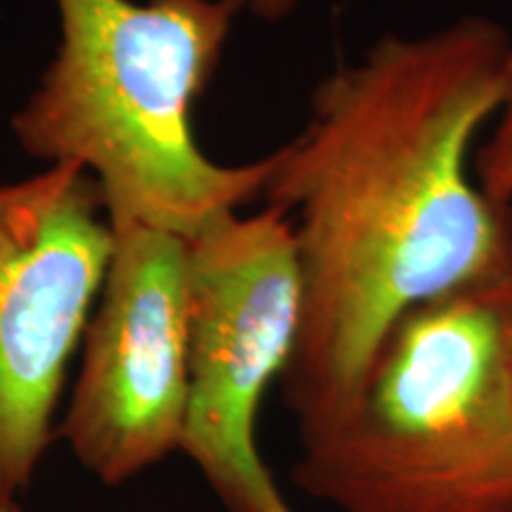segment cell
I'll return each instance as SVG.
<instances>
[{
    "label": "cell",
    "instance_id": "277c9868",
    "mask_svg": "<svg viewBox=\"0 0 512 512\" xmlns=\"http://www.w3.org/2000/svg\"><path fill=\"white\" fill-rule=\"evenodd\" d=\"M188 401L181 451L230 512H294L259 456L256 415L302 320L292 223L278 209L223 216L188 240Z\"/></svg>",
    "mask_w": 512,
    "mask_h": 512
},
{
    "label": "cell",
    "instance_id": "ba28073f",
    "mask_svg": "<svg viewBox=\"0 0 512 512\" xmlns=\"http://www.w3.org/2000/svg\"><path fill=\"white\" fill-rule=\"evenodd\" d=\"M228 3V8L238 15V12H252V15L261 19H283L297 8L302 0H223Z\"/></svg>",
    "mask_w": 512,
    "mask_h": 512
},
{
    "label": "cell",
    "instance_id": "7a4b0ae2",
    "mask_svg": "<svg viewBox=\"0 0 512 512\" xmlns=\"http://www.w3.org/2000/svg\"><path fill=\"white\" fill-rule=\"evenodd\" d=\"M60 43L12 117L27 155L100 185L112 228L195 238L264 195L273 159L202 152L192 110L235 12L223 0H55Z\"/></svg>",
    "mask_w": 512,
    "mask_h": 512
},
{
    "label": "cell",
    "instance_id": "8992f818",
    "mask_svg": "<svg viewBox=\"0 0 512 512\" xmlns=\"http://www.w3.org/2000/svg\"><path fill=\"white\" fill-rule=\"evenodd\" d=\"M188 240L114 228V252L81 342L60 434L107 486L181 451L188 401Z\"/></svg>",
    "mask_w": 512,
    "mask_h": 512
},
{
    "label": "cell",
    "instance_id": "52a82bcc",
    "mask_svg": "<svg viewBox=\"0 0 512 512\" xmlns=\"http://www.w3.org/2000/svg\"><path fill=\"white\" fill-rule=\"evenodd\" d=\"M477 183L498 207H512V46L503 67V100L496 126L477 157Z\"/></svg>",
    "mask_w": 512,
    "mask_h": 512
},
{
    "label": "cell",
    "instance_id": "5b68a950",
    "mask_svg": "<svg viewBox=\"0 0 512 512\" xmlns=\"http://www.w3.org/2000/svg\"><path fill=\"white\" fill-rule=\"evenodd\" d=\"M114 252L100 185L43 166L0 185V491L22 494L53 441L67 368Z\"/></svg>",
    "mask_w": 512,
    "mask_h": 512
},
{
    "label": "cell",
    "instance_id": "6da1fadb",
    "mask_svg": "<svg viewBox=\"0 0 512 512\" xmlns=\"http://www.w3.org/2000/svg\"><path fill=\"white\" fill-rule=\"evenodd\" d=\"M510 41L486 17L384 36L313 93L271 152L266 207L292 223L302 320L283 392L302 441L349 411L375 354L415 306L512 283V207L467 169L503 100Z\"/></svg>",
    "mask_w": 512,
    "mask_h": 512
},
{
    "label": "cell",
    "instance_id": "9c48e42d",
    "mask_svg": "<svg viewBox=\"0 0 512 512\" xmlns=\"http://www.w3.org/2000/svg\"><path fill=\"white\" fill-rule=\"evenodd\" d=\"M0 512H24L22 505L17 503L15 496H8L0 491Z\"/></svg>",
    "mask_w": 512,
    "mask_h": 512
},
{
    "label": "cell",
    "instance_id": "3957f363",
    "mask_svg": "<svg viewBox=\"0 0 512 512\" xmlns=\"http://www.w3.org/2000/svg\"><path fill=\"white\" fill-rule=\"evenodd\" d=\"M292 475L342 512H512V283L408 311Z\"/></svg>",
    "mask_w": 512,
    "mask_h": 512
}]
</instances>
